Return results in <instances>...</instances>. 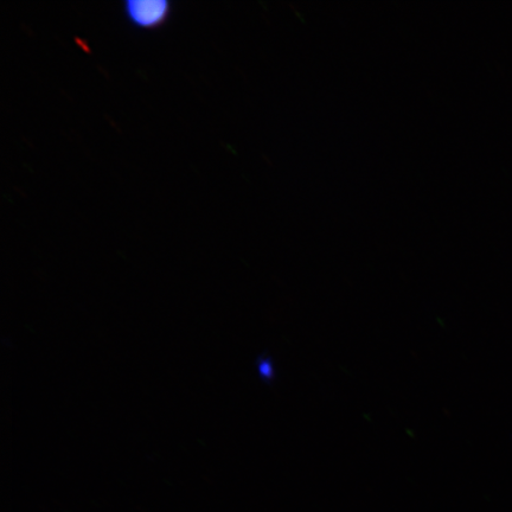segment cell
Segmentation results:
<instances>
[{"label":"cell","mask_w":512,"mask_h":512,"mask_svg":"<svg viewBox=\"0 0 512 512\" xmlns=\"http://www.w3.org/2000/svg\"><path fill=\"white\" fill-rule=\"evenodd\" d=\"M171 14L168 0H127L124 15L133 27L156 29L163 25Z\"/></svg>","instance_id":"1"},{"label":"cell","mask_w":512,"mask_h":512,"mask_svg":"<svg viewBox=\"0 0 512 512\" xmlns=\"http://www.w3.org/2000/svg\"><path fill=\"white\" fill-rule=\"evenodd\" d=\"M256 367H258L259 376L262 380L267 383H271L275 379V368L272 358L267 355H262L256 361Z\"/></svg>","instance_id":"2"}]
</instances>
